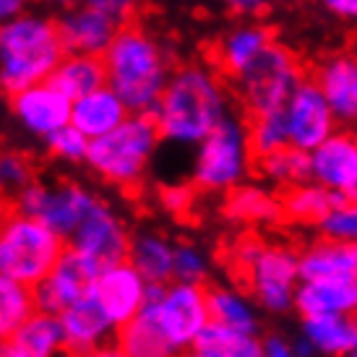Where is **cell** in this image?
<instances>
[{
  "instance_id": "26",
  "label": "cell",
  "mask_w": 357,
  "mask_h": 357,
  "mask_svg": "<svg viewBox=\"0 0 357 357\" xmlns=\"http://www.w3.org/2000/svg\"><path fill=\"white\" fill-rule=\"evenodd\" d=\"M52 86H58L66 97L79 100L89 91L100 89L107 84V73H105V60L102 55H84V52H66L58 68L52 70L47 79Z\"/></svg>"
},
{
  "instance_id": "40",
  "label": "cell",
  "mask_w": 357,
  "mask_h": 357,
  "mask_svg": "<svg viewBox=\"0 0 357 357\" xmlns=\"http://www.w3.org/2000/svg\"><path fill=\"white\" fill-rule=\"evenodd\" d=\"M196 199V188L193 185H183V183H172L167 188H162V204L172 211V214H185L193 206Z\"/></svg>"
},
{
  "instance_id": "33",
  "label": "cell",
  "mask_w": 357,
  "mask_h": 357,
  "mask_svg": "<svg viewBox=\"0 0 357 357\" xmlns=\"http://www.w3.org/2000/svg\"><path fill=\"white\" fill-rule=\"evenodd\" d=\"M37 313L31 287L0 274V342H10Z\"/></svg>"
},
{
  "instance_id": "32",
  "label": "cell",
  "mask_w": 357,
  "mask_h": 357,
  "mask_svg": "<svg viewBox=\"0 0 357 357\" xmlns=\"http://www.w3.org/2000/svg\"><path fill=\"white\" fill-rule=\"evenodd\" d=\"M256 169L264 180L279 188H295L310 180V154L295 146H284L271 154L256 157Z\"/></svg>"
},
{
  "instance_id": "11",
  "label": "cell",
  "mask_w": 357,
  "mask_h": 357,
  "mask_svg": "<svg viewBox=\"0 0 357 357\" xmlns=\"http://www.w3.org/2000/svg\"><path fill=\"white\" fill-rule=\"evenodd\" d=\"M68 248L76 250L97 274H102L105 268L128 261L130 235L118 211L100 201L68 238Z\"/></svg>"
},
{
  "instance_id": "19",
  "label": "cell",
  "mask_w": 357,
  "mask_h": 357,
  "mask_svg": "<svg viewBox=\"0 0 357 357\" xmlns=\"http://www.w3.org/2000/svg\"><path fill=\"white\" fill-rule=\"evenodd\" d=\"M128 115L130 109L123 102V97L109 84H105L100 89L73 100L70 126H76L86 139H100V136L109 133L112 128H118Z\"/></svg>"
},
{
  "instance_id": "30",
  "label": "cell",
  "mask_w": 357,
  "mask_h": 357,
  "mask_svg": "<svg viewBox=\"0 0 357 357\" xmlns=\"http://www.w3.org/2000/svg\"><path fill=\"white\" fill-rule=\"evenodd\" d=\"M190 352L196 357H264V339L211 321Z\"/></svg>"
},
{
  "instance_id": "28",
  "label": "cell",
  "mask_w": 357,
  "mask_h": 357,
  "mask_svg": "<svg viewBox=\"0 0 357 357\" xmlns=\"http://www.w3.org/2000/svg\"><path fill=\"white\" fill-rule=\"evenodd\" d=\"M118 342L130 357H183L172 342L165 337V331L154 321L151 310L146 305L130 318L126 326L118 328Z\"/></svg>"
},
{
  "instance_id": "10",
  "label": "cell",
  "mask_w": 357,
  "mask_h": 357,
  "mask_svg": "<svg viewBox=\"0 0 357 357\" xmlns=\"http://www.w3.org/2000/svg\"><path fill=\"white\" fill-rule=\"evenodd\" d=\"M100 201L102 199H97L91 190H86L79 183H50L47 185V183L34 180L29 188H24L13 199L10 206L19 208L21 214L42 219L68 243V238L79 229V225L89 217Z\"/></svg>"
},
{
  "instance_id": "5",
  "label": "cell",
  "mask_w": 357,
  "mask_h": 357,
  "mask_svg": "<svg viewBox=\"0 0 357 357\" xmlns=\"http://www.w3.org/2000/svg\"><path fill=\"white\" fill-rule=\"evenodd\" d=\"M66 250V238L42 219L21 214L13 206L0 208V274L34 287L50 274Z\"/></svg>"
},
{
  "instance_id": "36",
  "label": "cell",
  "mask_w": 357,
  "mask_h": 357,
  "mask_svg": "<svg viewBox=\"0 0 357 357\" xmlns=\"http://www.w3.org/2000/svg\"><path fill=\"white\" fill-rule=\"evenodd\" d=\"M34 183V165L21 151H0V199H16Z\"/></svg>"
},
{
  "instance_id": "8",
  "label": "cell",
  "mask_w": 357,
  "mask_h": 357,
  "mask_svg": "<svg viewBox=\"0 0 357 357\" xmlns=\"http://www.w3.org/2000/svg\"><path fill=\"white\" fill-rule=\"evenodd\" d=\"M144 305L151 310L159 328L180 355H188L201 331L211 324L206 284H190L175 279L167 284H149Z\"/></svg>"
},
{
  "instance_id": "20",
  "label": "cell",
  "mask_w": 357,
  "mask_h": 357,
  "mask_svg": "<svg viewBox=\"0 0 357 357\" xmlns=\"http://www.w3.org/2000/svg\"><path fill=\"white\" fill-rule=\"evenodd\" d=\"M300 256L303 279H347L357 277V243L321 235L307 243Z\"/></svg>"
},
{
  "instance_id": "45",
  "label": "cell",
  "mask_w": 357,
  "mask_h": 357,
  "mask_svg": "<svg viewBox=\"0 0 357 357\" xmlns=\"http://www.w3.org/2000/svg\"><path fill=\"white\" fill-rule=\"evenodd\" d=\"M26 6H29V0H0V26L21 13H26Z\"/></svg>"
},
{
  "instance_id": "6",
  "label": "cell",
  "mask_w": 357,
  "mask_h": 357,
  "mask_svg": "<svg viewBox=\"0 0 357 357\" xmlns=\"http://www.w3.org/2000/svg\"><path fill=\"white\" fill-rule=\"evenodd\" d=\"M256 167L248 120L229 112L196 146L190 165V185L201 193H229L245 183Z\"/></svg>"
},
{
  "instance_id": "25",
  "label": "cell",
  "mask_w": 357,
  "mask_h": 357,
  "mask_svg": "<svg viewBox=\"0 0 357 357\" xmlns=\"http://www.w3.org/2000/svg\"><path fill=\"white\" fill-rule=\"evenodd\" d=\"M208 313H211V321L222 326L248 331V334L261 331V307L250 292H243L238 287H227V284L208 287Z\"/></svg>"
},
{
  "instance_id": "44",
  "label": "cell",
  "mask_w": 357,
  "mask_h": 357,
  "mask_svg": "<svg viewBox=\"0 0 357 357\" xmlns=\"http://www.w3.org/2000/svg\"><path fill=\"white\" fill-rule=\"evenodd\" d=\"M326 10L344 21H357V0H324Z\"/></svg>"
},
{
  "instance_id": "37",
  "label": "cell",
  "mask_w": 357,
  "mask_h": 357,
  "mask_svg": "<svg viewBox=\"0 0 357 357\" xmlns=\"http://www.w3.org/2000/svg\"><path fill=\"white\" fill-rule=\"evenodd\" d=\"M211 274V258L196 243H178L175 245V266L172 279L175 282H190V284H206Z\"/></svg>"
},
{
  "instance_id": "49",
  "label": "cell",
  "mask_w": 357,
  "mask_h": 357,
  "mask_svg": "<svg viewBox=\"0 0 357 357\" xmlns=\"http://www.w3.org/2000/svg\"><path fill=\"white\" fill-rule=\"evenodd\" d=\"M183 357H196V355H193V352H188V355H183Z\"/></svg>"
},
{
  "instance_id": "1",
  "label": "cell",
  "mask_w": 357,
  "mask_h": 357,
  "mask_svg": "<svg viewBox=\"0 0 357 357\" xmlns=\"http://www.w3.org/2000/svg\"><path fill=\"white\" fill-rule=\"evenodd\" d=\"M229 112L227 86L217 70L201 63H185L172 70L151 115L165 144L196 149Z\"/></svg>"
},
{
  "instance_id": "42",
  "label": "cell",
  "mask_w": 357,
  "mask_h": 357,
  "mask_svg": "<svg viewBox=\"0 0 357 357\" xmlns=\"http://www.w3.org/2000/svg\"><path fill=\"white\" fill-rule=\"evenodd\" d=\"M264 357H300L295 342L282 334H266L264 337Z\"/></svg>"
},
{
  "instance_id": "16",
  "label": "cell",
  "mask_w": 357,
  "mask_h": 357,
  "mask_svg": "<svg viewBox=\"0 0 357 357\" xmlns=\"http://www.w3.org/2000/svg\"><path fill=\"white\" fill-rule=\"evenodd\" d=\"M70 107H73V100L66 97L58 86H52L50 81H42L10 94V109L21 123V128L40 139H47L55 130L68 126Z\"/></svg>"
},
{
  "instance_id": "3",
  "label": "cell",
  "mask_w": 357,
  "mask_h": 357,
  "mask_svg": "<svg viewBox=\"0 0 357 357\" xmlns=\"http://www.w3.org/2000/svg\"><path fill=\"white\" fill-rule=\"evenodd\" d=\"M66 55L58 19L26 10L0 26V89L6 94L42 84Z\"/></svg>"
},
{
  "instance_id": "13",
  "label": "cell",
  "mask_w": 357,
  "mask_h": 357,
  "mask_svg": "<svg viewBox=\"0 0 357 357\" xmlns=\"http://www.w3.org/2000/svg\"><path fill=\"white\" fill-rule=\"evenodd\" d=\"M310 180L331 190L337 199L357 196V133L337 128L310 151Z\"/></svg>"
},
{
  "instance_id": "7",
  "label": "cell",
  "mask_w": 357,
  "mask_h": 357,
  "mask_svg": "<svg viewBox=\"0 0 357 357\" xmlns=\"http://www.w3.org/2000/svg\"><path fill=\"white\" fill-rule=\"evenodd\" d=\"M235 266L245 279V287L264 313L284 316L295 310L300 277V256L282 243L243 240L235 248Z\"/></svg>"
},
{
  "instance_id": "18",
  "label": "cell",
  "mask_w": 357,
  "mask_h": 357,
  "mask_svg": "<svg viewBox=\"0 0 357 357\" xmlns=\"http://www.w3.org/2000/svg\"><path fill=\"white\" fill-rule=\"evenodd\" d=\"M60 324H63V334H66V349L73 357L112 344L118 339V326L105 316V310L91 298V292L66 307L60 313Z\"/></svg>"
},
{
  "instance_id": "27",
  "label": "cell",
  "mask_w": 357,
  "mask_h": 357,
  "mask_svg": "<svg viewBox=\"0 0 357 357\" xmlns=\"http://www.w3.org/2000/svg\"><path fill=\"white\" fill-rule=\"evenodd\" d=\"M128 261L149 284H167L172 282L175 243L159 232H139L130 238Z\"/></svg>"
},
{
  "instance_id": "17",
  "label": "cell",
  "mask_w": 357,
  "mask_h": 357,
  "mask_svg": "<svg viewBox=\"0 0 357 357\" xmlns=\"http://www.w3.org/2000/svg\"><path fill=\"white\" fill-rule=\"evenodd\" d=\"M120 21L89 3H76L58 16V31L66 52L105 55L109 42L115 40Z\"/></svg>"
},
{
  "instance_id": "51",
  "label": "cell",
  "mask_w": 357,
  "mask_h": 357,
  "mask_svg": "<svg viewBox=\"0 0 357 357\" xmlns=\"http://www.w3.org/2000/svg\"><path fill=\"white\" fill-rule=\"evenodd\" d=\"M0 208H3V199H0Z\"/></svg>"
},
{
  "instance_id": "24",
  "label": "cell",
  "mask_w": 357,
  "mask_h": 357,
  "mask_svg": "<svg viewBox=\"0 0 357 357\" xmlns=\"http://www.w3.org/2000/svg\"><path fill=\"white\" fill-rule=\"evenodd\" d=\"M316 81L339 123H357V60L349 55L326 60L318 68Z\"/></svg>"
},
{
  "instance_id": "4",
  "label": "cell",
  "mask_w": 357,
  "mask_h": 357,
  "mask_svg": "<svg viewBox=\"0 0 357 357\" xmlns=\"http://www.w3.org/2000/svg\"><path fill=\"white\" fill-rule=\"evenodd\" d=\"M159 144L162 136L154 115L130 112L118 128H112L100 139H91L84 165L109 185L136 188L146 175Z\"/></svg>"
},
{
  "instance_id": "15",
  "label": "cell",
  "mask_w": 357,
  "mask_h": 357,
  "mask_svg": "<svg viewBox=\"0 0 357 357\" xmlns=\"http://www.w3.org/2000/svg\"><path fill=\"white\" fill-rule=\"evenodd\" d=\"M146 292H149V282L141 277L139 268L130 261L105 268L91 284V298L100 303L105 316L118 328L126 326L144 307Z\"/></svg>"
},
{
  "instance_id": "41",
  "label": "cell",
  "mask_w": 357,
  "mask_h": 357,
  "mask_svg": "<svg viewBox=\"0 0 357 357\" xmlns=\"http://www.w3.org/2000/svg\"><path fill=\"white\" fill-rule=\"evenodd\" d=\"M84 3H89L94 8L109 13V16L118 19L120 24L133 19V10H136V0H84Z\"/></svg>"
},
{
  "instance_id": "31",
  "label": "cell",
  "mask_w": 357,
  "mask_h": 357,
  "mask_svg": "<svg viewBox=\"0 0 357 357\" xmlns=\"http://www.w3.org/2000/svg\"><path fill=\"white\" fill-rule=\"evenodd\" d=\"M225 214L232 222L243 225H277L279 219H284L282 199H274L271 193L256 185H238L235 190H229Z\"/></svg>"
},
{
  "instance_id": "38",
  "label": "cell",
  "mask_w": 357,
  "mask_h": 357,
  "mask_svg": "<svg viewBox=\"0 0 357 357\" xmlns=\"http://www.w3.org/2000/svg\"><path fill=\"white\" fill-rule=\"evenodd\" d=\"M45 144H47V151H50L52 157L76 165V162H86L91 139H86L76 126L68 123L66 128H60V130H55L52 136H47Z\"/></svg>"
},
{
  "instance_id": "14",
  "label": "cell",
  "mask_w": 357,
  "mask_h": 357,
  "mask_svg": "<svg viewBox=\"0 0 357 357\" xmlns=\"http://www.w3.org/2000/svg\"><path fill=\"white\" fill-rule=\"evenodd\" d=\"M97 279V271L76 253V250H66L60 261L52 266V271L45 279H40L31 295H34V305L42 313H52L60 316L68 305L76 300L86 298L91 292V284Z\"/></svg>"
},
{
  "instance_id": "43",
  "label": "cell",
  "mask_w": 357,
  "mask_h": 357,
  "mask_svg": "<svg viewBox=\"0 0 357 357\" xmlns=\"http://www.w3.org/2000/svg\"><path fill=\"white\" fill-rule=\"evenodd\" d=\"M225 6H227L232 13H238V16H258V13H264L268 6V0H222Z\"/></svg>"
},
{
  "instance_id": "47",
  "label": "cell",
  "mask_w": 357,
  "mask_h": 357,
  "mask_svg": "<svg viewBox=\"0 0 357 357\" xmlns=\"http://www.w3.org/2000/svg\"><path fill=\"white\" fill-rule=\"evenodd\" d=\"M0 357H37V355L10 339V342H0Z\"/></svg>"
},
{
  "instance_id": "35",
  "label": "cell",
  "mask_w": 357,
  "mask_h": 357,
  "mask_svg": "<svg viewBox=\"0 0 357 357\" xmlns=\"http://www.w3.org/2000/svg\"><path fill=\"white\" fill-rule=\"evenodd\" d=\"M248 128H250V144H253L256 157H264V154H271V151L289 146L287 123H284V107L274 109V112L250 115Z\"/></svg>"
},
{
  "instance_id": "23",
  "label": "cell",
  "mask_w": 357,
  "mask_h": 357,
  "mask_svg": "<svg viewBox=\"0 0 357 357\" xmlns=\"http://www.w3.org/2000/svg\"><path fill=\"white\" fill-rule=\"evenodd\" d=\"M300 334L321 357H349L357 349V313L303 316Z\"/></svg>"
},
{
  "instance_id": "9",
  "label": "cell",
  "mask_w": 357,
  "mask_h": 357,
  "mask_svg": "<svg viewBox=\"0 0 357 357\" xmlns=\"http://www.w3.org/2000/svg\"><path fill=\"white\" fill-rule=\"evenodd\" d=\"M303 79L298 55L287 45L271 42L268 50L240 76L238 86L250 115H261L284 107Z\"/></svg>"
},
{
  "instance_id": "50",
  "label": "cell",
  "mask_w": 357,
  "mask_h": 357,
  "mask_svg": "<svg viewBox=\"0 0 357 357\" xmlns=\"http://www.w3.org/2000/svg\"><path fill=\"white\" fill-rule=\"evenodd\" d=\"M349 357H357V349H355V352H352V355H349Z\"/></svg>"
},
{
  "instance_id": "12",
  "label": "cell",
  "mask_w": 357,
  "mask_h": 357,
  "mask_svg": "<svg viewBox=\"0 0 357 357\" xmlns=\"http://www.w3.org/2000/svg\"><path fill=\"white\" fill-rule=\"evenodd\" d=\"M284 123H287L289 146L310 151L339 128V120L316 79H303L295 86L292 97L284 105Z\"/></svg>"
},
{
  "instance_id": "46",
  "label": "cell",
  "mask_w": 357,
  "mask_h": 357,
  "mask_svg": "<svg viewBox=\"0 0 357 357\" xmlns=\"http://www.w3.org/2000/svg\"><path fill=\"white\" fill-rule=\"evenodd\" d=\"M76 357H130V355L120 347L118 342H112V344H105V347H97L91 349V352H84V355H76Z\"/></svg>"
},
{
  "instance_id": "29",
  "label": "cell",
  "mask_w": 357,
  "mask_h": 357,
  "mask_svg": "<svg viewBox=\"0 0 357 357\" xmlns=\"http://www.w3.org/2000/svg\"><path fill=\"white\" fill-rule=\"evenodd\" d=\"M334 206H337V196L313 180L300 183L295 188H287L282 196L284 219L303 225V227H321Z\"/></svg>"
},
{
  "instance_id": "48",
  "label": "cell",
  "mask_w": 357,
  "mask_h": 357,
  "mask_svg": "<svg viewBox=\"0 0 357 357\" xmlns=\"http://www.w3.org/2000/svg\"><path fill=\"white\" fill-rule=\"evenodd\" d=\"M37 3H42V6H50V8L66 10V8H70V6H76V3H84V0H37Z\"/></svg>"
},
{
  "instance_id": "22",
  "label": "cell",
  "mask_w": 357,
  "mask_h": 357,
  "mask_svg": "<svg viewBox=\"0 0 357 357\" xmlns=\"http://www.w3.org/2000/svg\"><path fill=\"white\" fill-rule=\"evenodd\" d=\"M274 42L271 31L261 24H238L217 42V66L219 70L238 81L245 70L256 63L268 45Z\"/></svg>"
},
{
  "instance_id": "2",
  "label": "cell",
  "mask_w": 357,
  "mask_h": 357,
  "mask_svg": "<svg viewBox=\"0 0 357 357\" xmlns=\"http://www.w3.org/2000/svg\"><path fill=\"white\" fill-rule=\"evenodd\" d=\"M102 60L107 84L123 97L130 112H154L175 70L165 45L136 21H123Z\"/></svg>"
},
{
  "instance_id": "39",
  "label": "cell",
  "mask_w": 357,
  "mask_h": 357,
  "mask_svg": "<svg viewBox=\"0 0 357 357\" xmlns=\"http://www.w3.org/2000/svg\"><path fill=\"white\" fill-rule=\"evenodd\" d=\"M321 235L357 243V199H337V206L321 225Z\"/></svg>"
},
{
  "instance_id": "34",
  "label": "cell",
  "mask_w": 357,
  "mask_h": 357,
  "mask_svg": "<svg viewBox=\"0 0 357 357\" xmlns=\"http://www.w3.org/2000/svg\"><path fill=\"white\" fill-rule=\"evenodd\" d=\"M13 342H19L21 347H26L37 357L60 355V352L66 349V334H63L60 316L37 310V313L19 328V334L13 337Z\"/></svg>"
},
{
  "instance_id": "21",
  "label": "cell",
  "mask_w": 357,
  "mask_h": 357,
  "mask_svg": "<svg viewBox=\"0 0 357 357\" xmlns=\"http://www.w3.org/2000/svg\"><path fill=\"white\" fill-rule=\"evenodd\" d=\"M295 310L303 316L357 313V277L303 279L295 295Z\"/></svg>"
}]
</instances>
